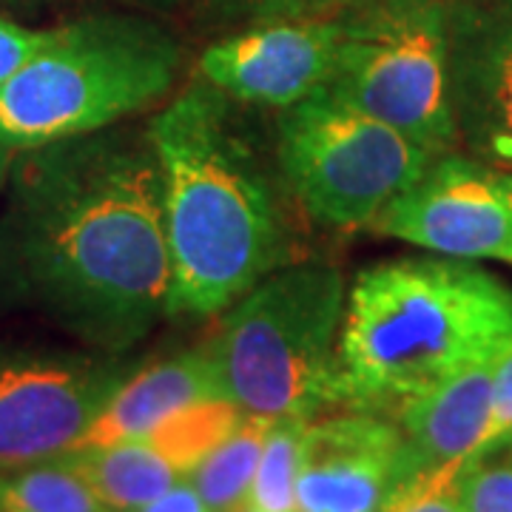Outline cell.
<instances>
[{
  "mask_svg": "<svg viewBox=\"0 0 512 512\" xmlns=\"http://www.w3.org/2000/svg\"><path fill=\"white\" fill-rule=\"evenodd\" d=\"M268 424L271 419L265 416L245 413L237 430L202 458L197 470L188 476V481L197 487V493L214 512H237L248 504Z\"/></svg>",
  "mask_w": 512,
  "mask_h": 512,
  "instance_id": "cell-16",
  "label": "cell"
},
{
  "mask_svg": "<svg viewBox=\"0 0 512 512\" xmlns=\"http://www.w3.org/2000/svg\"><path fill=\"white\" fill-rule=\"evenodd\" d=\"M336 40L339 15L265 20L211 43L200 77L242 106L291 109L330 83Z\"/></svg>",
  "mask_w": 512,
  "mask_h": 512,
  "instance_id": "cell-10",
  "label": "cell"
},
{
  "mask_svg": "<svg viewBox=\"0 0 512 512\" xmlns=\"http://www.w3.org/2000/svg\"><path fill=\"white\" fill-rule=\"evenodd\" d=\"M274 148L296 205L330 228H370L439 157L328 86L279 111Z\"/></svg>",
  "mask_w": 512,
  "mask_h": 512,
  "instance_id": "cell-7",
  "label": "cell"
},
{
  "mask_svg": "<svg viewBox=\"0 0 512 512\" xmlns=\"http://www.w3.org/2000/svg\"><path fill=\"white\" fill-rule=\"evenodd\" d=\"M498 180H501V191H504V197H507V202H510L512 208V174H501V171H498Z\"/></svg>",
  "mask_w": 512,
  "mask_h": 512,
  "instance_id": "cell-27",
  "label": "cell"
},
{
  "mask_svg": "<svg viewBox=\"0 0 512 512\" xmlns=\"http://www.w3.org/2000/svg\"><path fill=\"white\" fill-rule=\"evenodd\" d=\"M464 467L467 461H450L402 478L396 490L387 495L382 512H464L461 504Z\"/></svg>",
  "mask_w": 512,
  "mask_h": 512,
  "instance_id": "cell-20",
  "label": "cell"
},
{
  "mask_svg": "<svg viewBox=\"0 0 512 512\" xmlns=\"http://www.w3.org/2000/svg\"><path fill=\"white\" fill-rule=\"evenodd\" d=\"M348 3L350 0H214L222 18H242L254 20V23L325 15L330 9H339Z\"/></svg>",
  "mask_w": 512,
  "mask_h": 512,
  "instance_id": "cell-22",
  "label": "cell"
},
{
  "mask_svg": "<svg viewBox=\"0 0 512 512\" xmlns=\"http://www.w3.org/2000/svg\"><path fill=\"white\" fill-rule=\"evenodd\" d=\"M512 441V342L493 359V407L478 456L495 453ZM476 456V458H478Z\"/></svg>",
  "mask_w": 512,
  "mask_h": 512,
  "instance_id": "cell-23",
  "label": "cell"
},
{
  "mask_svg": "<svg viewBox=\"0 0 512 512\" xmlns=\"http://www.w3.org/2000/svg\"><path fill=\"white\" fill-rule=\"evenodd\" d=\"M66 458L111 512L137 510L183 478L143 439L74 450Z\"/></svg>",
  "mask_w": 512,
  "mask_h": 512,
  "instance_id": "cell-15",
  "label": "cell"
},
{
  "mask_svg": "<svg viewBox=\"0 0 512 512\" xmlns=\"http://www.w3.org/2000/svg\"><path fill=\"white\" fill-rule=\"evenodd\" d=\"M512 342V291L461 259L407 256L353 279L339 336L345 399L399 404Z\"/></svg>",
  "mask_w": 512,
  "mask_h": 512,
  "instance_id": "cell-3",
  "label": "cell"
},
{
  "mask_svg": "<svg viewBox=\"0 0 512 512\" xmlns=\"http://www.w3.org/2000/svg\"><path fill=\"white\" fill-rule=\"evenodd\" d=\"M493 407V362H476L399 404L413 473L478 456Z\"/></svg>",
  "mask_w": 512,
  "mask_h": 512,
  "instance_id": "cell-14",
  "label": "cell"
},
{
  "mask_svg": "<svg viewBox=\"0 0 512 512\" xmlns=\"http://www.w3.org/2000/svg\"><path fill=\"white\" fill-rule=\"evenodd\" d=\"M450 103L458 143L478 163L512 168V0L450 12Z\"/></svg>",
  "mask_w": 512,
  "mask_h": 512,
  "instance_id": "cell-12",
  "label": "cell"
},
{
  "mask_svg": "<svg viewBox=\"0 0 512 512\" xmlns=\"http://www.w3.org/2000/svg\"><path fill=\"white\" fill-rule=\"evenodd\" d=\"M126 376L97 359H23L0 370V467L72 453Z\"/></svg>",
  "mask_w": 512,
  "mask_h": 512,
  "instance_id": "cell-9",
  "label": "cell"
},
{
  "mask_svg": "<svg viewBox=\"0 0 512 512\" xmlns=\"http://www.w3.org/2000/svg\"><path fill=\"white\" fill-rule=\"evenodd\" d=\"M0 512H111L66 456L0 478Z\"/></svg>",
  "mask_w": 512,
  "mask_h": 512,
  "instance_id": "cell-18",
  "label": "cell"
},
{
  "mask_svg": "<svg viewBox=\"0 0 512 512\" xmlns=\"http://www.w3.org/2000/svg\"><path fill=\"white\" fill-rule=\"evenodd\" d=\"M311 419H271L248 504L262 512H296V487L308 456Z\"/></svg>",
  "mask_w": 512,
  "mask_h": 512,
  "instance_id": "cell-19",
  "label": "cell"
},
{
  "mask_svg": "<svg viewBox=\"0 0 512 512\" xmlns=\"http://www.w3.org/2000/svg\"><path fill=\"white\" fill-rule=\"evenodd\" d=\"M234 103L200 80L148 120L163 168L168 316L228 311L259 279L291 265V188Z\"/></svg>",
  "mask_w": 512,
  "mask_h": 512,
  "instance_id": "cell-2",
  "label": "cell"
},
{
  "mask_svg": "<svg viewBox=\"0 0 512 512\" xmlns=\"http://www.w3.org/2000/svg\"><path fill=\"white\" fill-rule=\"evenodd\" d=\"M180 63V43L148 20L106 15L55 29L0 86V143L26 151L117 126L163 103Z\"/></svg>",
  "mask_w": 512,
  "mask_h": 512,
  "instance_id": "cell-4",
  "label": "cell"
},
{
  "mask_svg": "<svg viewBox=\"0 0 512 512\" xmlns=\"http://www.w3.org/2000/svg\"><path fill=\"white\" fill-rule=\"evenodd\" d=\"M163 168L146 128L15 154L0 214V302L126 353L168 316Z\"/></svg>",
  "mask_w": 512,
  "mask_h": 512,
  "instance_id": "cell-1",
  "label": "cell"
},
{
  "mask_svg": "<svg viewBox=\"0 0 512 512\" xmlns=\"http://www.w3.org/2000/svg\"><path fill=\"white\" fill-rule=\"evenodd\" d=\"M131 512H214L208 504H205V498L197 493V487L188 481V478H180L174 487H168L163 495H157V498H151L148 504L143 507H137V510Z\"/></svg>",
  "mask_w": 512,
  "mask_h": 512,
  "instance_id": "cell-25",
  "label": "cell"
},
{
  "mask_svg": "<svg viewBox=\"0 0 512 512\" xmlns=\"http://www.w3.org/2000/svg\"><path fill=\"white\" fill-rule=\"evenodd\" d=\"M15 148L3 146L0 143V191L6 188V180H9V171H12V163H15Z\"/></svg>",
  "mask_w": 512,
  "mask_h": 512,
  "instance_id": "cell-26",
  "label": "cell"
},
{
  "mask_svg": "<svg viewBox=\"0 0 512 512\" xmlns=\"http://www.w3.org/2000/svg\"><path fill=\"white\" fill-rule=\"evenodd\" d=\"M46 40L49 32H32L12 20L0 18V86L29 63L46 46Z\"/></svg>",
  "mask_w": 512,
  "mask_h": 512,
  "instance_id": "cell-24",
  "label": "cell"
},
{
  "mask_svg": "<svg viewBox=\"0 0 512 512\" xmlns=\"http://www.w3.org/2000/svg\"><path fill=\"white\" fill-rule=\"evenodd\" d=\"M345 302V274L328 262H291L242 293L211 345L228 399L248 416L311 421L348 402L339 370Z\"/></svg>",
  "mask_w": 512,
  "mask_h": 512,
  "instance_id": "cell-5",
  "label": "cell"
},
{
  "mask_svg": "<svg viewBox=\"0 0 512 512\" xmlns=\"http://www.w3.org/2000/svg\"><path fill=\"white\" fill-rule=\"evenodd\" d=\"M148 3H154V6H165V9H171V6H180L185 0H148Z\"/></svg>",
  "mask_w": 512,
  "mask_h": 512,
  "instance_id": "cell-28",
  "label": "cell"
},
{
  "mask_svg": "<svg viewBox=\"0 0 512 512\" xmlns=\"http://www.w3.org/2000/svg\"><path fill=\"white\" fill-rule=\"evenodd\" d=\"M413 476L399 424L362 407L313 419L296 487V512H382L387 495Z\"/></svg>",
  "mask_w": 512,
  "mask_h": 512,
  "instance_id": "cell-11",
  "label": "cell"
},
{
  "mask_svg": "<svg viewBox=\"0 0 512 512\" xmlns=\"http://www.w3.org/2000/svg\"><path fill=\"white\" fill-rule=\"evenodd\" d=\"M242 419L245 413L237 402L228 396H211L160 421L143 441H148L180 476L188 478L202 458L237 430Z\"/></svg>",
  "mask_w": 512,
  "mask_h": 512,
  "instance_id": "cell-17",
  "label": "cell"
},
{
  "mask_svg": "<svg viewBox=\"0 0 512 512\" xmlns=\"http://www.w3.org/2000/svg\"><path fill=\"white\" fill-rule=\"evenodd\" d=\"M464 512H512V450L507 456H478L461 476Z\"/></svg>",
  "mask_w": 512,
  "mask_h": 512,
  "instance_id": "cell-21",
  "label": "cell"
},
{
  "mask_svg": "<svg viewBox=\"0 0 512 512\" xmlns=\"http://www.w3.org/2000/svg\"><path fill=\"white\" fill-rule=\"evenodd\" d=\"M330 92L433 154L458 143L444 0H350L339 12Z\"/></svg>",
  "mask_w": 512,
  "mask_h": 512,
  "instance_id": "cell-6",
  "label": "cell"
},
{
  "mask_svg": "<svg viewBox=\"0 0 512 512\" xmlns=\"http://www.w3.org/2000/svg\"><path fill=\"white\" fill-rule=\"evenodd\" d=\"M237 512H262V510H254V507H251V504H245V507H239Z\"/></svg>",
  "mask_w": 512,
  "mask_h": 512,
  "instance_id": "cell-29",
  "label": "cell"
},
{
  "mask_svg": "<svg viewBox=\"0 0 512 512\" xmlns=\"http://www.w3.org/2000/svg\"><path fill=\"white\" fill-rule=\"evenodd\" d=\"M370 228L453 259L512 262V208L498 171L453 151L433 157Z\"/></svg>",
  "mask_w": 512,
  "mask_h": 512,
  "instance_id": "cell-8",
  "label": "cell"
},
{
  "mask_svg": "<svg viewBox=\"0 0 512 512\" xmlns=\"http://www.w3.org/2000/svg\"><path fill=\"white\" fill-rule=\"evenodd\" d=\"M211 396H228L211 345L163 359L120 382L74 450H97L120 441L146 439L160 421Z\"/></svg>",
  "mask_w": 512,
  "mask_h": 512,
  "instance_id": "cell-13",
  "label": "cell"
}]
</instances>
